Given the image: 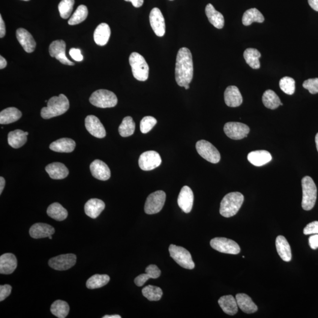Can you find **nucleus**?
Segmentation results:
<instances>
[{
  "mask_svg": "<svg viewBox=\"0 0 318 318\" xmlns=\"http://www.w3.org/2000/svg\"><path fill=\"white\" fill-rule=\"evenodd\" d=\"M276 247L281 259L286 262H290L292 259V253L289 243L283 236H278L276 239Z\"/></svg>",
  "mask_w": 318,
  "mask_h": 318,
  "instance_id": "nucleus-30",
  "label": "nucleus"
},
{
  "mask_svg": "<svg viewBox=\"0 0 318 318\" xmlns=\"http://www.w3.org/2000/svg\"><path fill=\"white\" fill-rule=\"evenodd\" d=\"M308 3L313 10L318 11V0H308Z\"/></svg>",
  "mask_w": 318,
  "mask_h": 318,
  "instance_id": "nucleus-55",
  "label": "nucleus"
},
{
  "mask_svg": "<svg viewBox=\"0 0 318 318\" xmlns=\"http://www.w3.org/2000/svg\"><path fill=\"white\" fill-rule=\"evenodd\" d=\"M149 279H152L151 274L148 272L138 276L134 280V283L137 286H142Z\"/></svg>",
  "mask_w": 318,
  "mask_h": 318,
  "instance_id": "nucleus-48",
  "label": "nucleus"
},
{
  "mask_svg": "<svg viewBox=\"0 0 318 318\" xmlns=\"http://www.w3.org/2000/svg\"><path fill=\"white\" fill-rule=\"evenodd\" d=\"M6 30L4 21L2 20L1 15H0V37H4L5 35Z\"/></svg>",
  "mask_w": 318,
  "mask_h": 318,
  "instance_id": "nucleus-53",
  "label": "nucleus"
},
{
  "mask_svg": "<svg viewBox=\"0 0 318 318\" xmlns=\"http://www.w3.org/2000/svg\"><path fill=\"white\" fill-rule=\"evenodd\" d=\"M280 86L282 91L288 95H292L295 92V81L292 78H282L280 82Z\"/></svg>",
  "mask_w": 318,
  "mask_h": 318,
  "instance_id": "nucleus-44",
  "label": "nucleus"
},
{
  "mask_svg": "<svg viewBox=\"0 0 318 318\" xmlns=\"http://www.w3.org/2000/svg\"><path fill=\"white\" fill-rule=\"evenodd\" d=\"M76 260L77 256L74 254H61L51 258L49 261V265L57 271H66L74 266Z\"/></svg>",
  "mask_w": 318,
  "mask_h": 318,
  "instance_id": "nucleus-12",
  "label": "nucleus"
},
{
  "mask_svg": "<svg viewBox=\"0 0 318 318\" xmlns=\"http://www.w3.org/2000/svg\"><path fill=\"white\" fill-rule=\"evenodd\" d=\"M23 1H30V0H23Z\"/></svg>",
  "mask_w": 318,
  "mask_h": 318,
  "instance_id": "nucleus-62",
  "label": "nucleus"
},
{
  "mask_svg": "<svg viewBox=\"0 0 318 318\" xmlns=\"http://www.w3.org/2000/svg\"><path fill=\"white\" fill-rule=\"evenodd\" d=\"M66 44L64 40H56L50 45L49 53L52 58H55L62 64L74 65L73 62L69 61L65 56Z\"/></svg>",
  "mask_w": 318,
  "mask_h": 318,
  "instance_id": "nucleus-15",
  "label": "nucleus"
},
{
  "mask_svg": "<svg viewBox=\"0 0 318 318\" xmlns=\"http://www.w3.org/2000/svg\"><path fill=\"white\" fill-rule=\"evenodd\" d=\"M142 293L149 301H158L163 295V291L159 287L148 286L143 288Z\"/></svg>",
  "mask_w": 318,
  "mask_h": 318,
  "instance_id": "nucleus-42",
  "label": "nucleus"
},
{
  "mask_svg": "<svg viewBox=\"0 0 318 318\" xmlns=\"http://www.w3.org/2000/svg\"><path fill=\"white\" fill-rule=\"evenodd\" d=\"M91 103L100 108H110L118 104V98L114 93L107 90H98L93 94L89 98Z\"/></svg>",
  "mask_w": 318,
  "mask_h": 318,
  "instance_id": "nucleus-6",
  "label": "nucleus"
},
{
  "mask_svg": "<svg viewBox=\"0 0 318 318\" xmlns=\"http://www.w3.org/2000/svg\"><path fill=\"white\" fill-rule=\"evenodd\" d=\"M22 113L16 107H8L0 113V124L8 125L19 121Z\"/></svg>",
  "mask_w": 318,
  "mask_h": 318,
  "instance_id": "nucleus-33",
  "label": "nucleus"
},
{
  "mask_svg": "<svg viewBox=\"0 0 318 318\" xmlns=\"http://www.w3.org/2000/svg\"><path fill=\"white\" fill-rule=\"evenodd\" d=\"M225 103L227 106L236 107L241 106L243 98L241 92L236 86L227 87L224 94Z\"/></svg>",
  "mask_w": 318,
  "mask_h": 318,
  "instance_id": "nucleus-20",
  "label": "nucleus"
},
{
  "mask_svg": "<svg viewBox=\"0 0 318 318\" xmlns=\"http://www.w3.org/2000/svg\"><path fill=\"white\" fill-rule=\"evenodd\" d=\"M304 233L305 235L318 234V222L314 221L307 224L304 228Z\"/></svg>",
  "mask_w": 318,
  "mask_h": 318,
  "instance_id": "nucleus-47",
  "label": "nucleus"
},
{
  "mask_svg": "<svg viewBox=\"0 0 318 318\" xmlns=\"http://www.w3.org/2000/svg\"><path fill=\"white\" fill-rule=\"evenodd\" d=\"M238 307L247 314H253L257 311V307L252 300L250 296L245 293H238L236 296Z\"/></svg>",
  "mask_w": 318,
  "mask_h": 318,
  "instance_id": "nucleus-26",
  "label": "nucleus"
},
{
  "mask_svg": "<svg viewBox=\"0 0 318 318\" xmlns=\"http://www.w3.org/2000/svg\"><path fill=\"white\" fill-rule=\"evenodd\" d=\"M316 143L317 151L318 152V133L317 134L316 136Z\"/></svg>",
  "mask_w": 318,
  "mask_h": 318,
  "instance_id": "nucleus-59",
  "label": "nucleus"
},
{
  "mask_svg": "<svg viewBox=\"0 0 318 318\" xmlns=\"http://www.w3.org/2000/svg\"><path fill=\"white\" fill-rule=\"evenodd\" d=\"M51 312L54 316L59 318H65L68 316L70 307L67 302L58 300L51 306Z\"/></svg>",
  "mask_w": 318,
  "mask_h": 318,
  "instance_id": "nucleus-39",
  "label": "nucleus"
},
{
  "mask_svg": "<svg viewBox=\"0 0 318 318\" xmlns=\"http://www.w3.org/2000/svg\"><path fill=\"white\" fill-rule=\"evenodd\" d=\"M135 128L136 125L133 118L130 116L126 117L119 127V134L124 137L130 136L134 133Z\"/></svg>",
  "mask_w": 318,
  "mask_h": 318,
  "instance_id": "nucleus-40",
  "label": "nucleus"
},
{
  "mask_svg": "<svg viewBox=\"0 0 318 318\" xmlns=\"http://www.w3.org/2000/svg\"><path fill=\"white\" fill-rule=\"evenodd\" d=\"M28 135V132H25L22 130H16L10 132L8 135L9 145L14 149L21 148L27 142V140H28L27 136Z\"/></svg>",
  "mask_w": 318,
  "mask_h": 318,
  "instance_id": "nucleus-32",
  "label": "nucleus"
},
{
  "mask_svg": "<svg viewBox=\"0 0 318 318\" xmlns=\"http://www.w3.org/2000/svg\"><path fill=\"white\" fill-rule=\"evenodd\" d=\"M69 55L71 56V58L74 60L76 62H82L83 60V56L82 55V52L81 50L79 49H76V48H72L69 51Z\"/></svg>",
  "mask_w": 318,
  "mask_h": 318,
  "instance_id": "nucleus-51",
  "label": "nucleus"
},
{
  "mask_svg": "<svg viewBox=\"0 0 318 318\" xmlns=\"http://www.w3.org/2000/svg\"><path fill=\"white\" fill-rule=\"evenodd\" d=\"M150 23L153 31L159 37H163L166 32V25L160 9L153 8L149 16Z\"/></svg>",
  "mask_w": 318,
  "mask_h": 318,
  "instance_id": "nucleus-14",
  "label": "nucleus"
},
{
  "mask_svg": "<svg viewBox=\"0 0 318 318\" xmlns=\"http://www.w3.org/2000/svg\"><path fill=\"white\" fill-rule=\"evenodd\" d=\"M125 1L131 2L132 5L136 8L142 7L144 2V0H125Z\"/></svg>",
  "mask_w": 318,
  "mask_h": 318,
  "instance_id": "nucleus-54",
  "label": "nucleus"
},
{
  "mask_svg": "<svg viewBox=\"0 0 318 318\" xmlns=\"http://www.w3.org/2000/svg\"><path fill=\"white\" fill-rule=\"evenodd\" d=\"M105 208L103 201L98 199H91L86 202L85 206L86 214L92 219L97 218Z\"/></svg>",
  "mask_w": 318,
  "mask_h": 318,
  "instance_id": "nucleus-25",
  "label": "nucleus"
},
{
  "mask_svg": "<svg viewBox=\"0 0 318 318\" xmlns=\"http://www.w3.org/2000/svg\"><path fill=\"white\" fill-rule=\"evenodd\" d=\"M76 148V142L68 138H62L50 144V149L59 153H71Z\"/></svg>",
  "mask_w": 318,
  "mask_h": 318,
  "instance_id": "nucleus-27",
  "label": "nucleus"
},
{
  "mask_svg": "<svg viewBox=\"0 0 318 318\" xmlns=\"http://www.w3.org/2000/svg\"><path fill=\"white\" fill-rule=\"evenodd\" d=\"M47 215L57 221H63L67 218L68 212L61 204L54 203L47 210Z\"/></svg>",
  "mask_w": 318,
  "mask_h": 318,
  "instance_id": "nucleus-35",
  "label": "nucleus"
},
{
  "mask_svg": "<svg viewBox=\"0 0 318 318\" xmlns=\"http://www.w3.org/2000/svg\"><path fill=\"white\" fill-rule=\"evenodd\" d=\"M161 163L160 155L155 151H147L143 153L139 159V165L140 169L145 171H149L156 169Z\"/></svg>",
  "mask_w": 318,
  "mask_h": 318,
  "instance_id": "nucleus-13",
  "label": "nucleus"
},
{
  "mask_svg": "<svg viewBox=\"0 0 318 318\" xmlns=\"http://www.w3.org/2000/svg\"><path fill=\"white\" fill-rule=\"evenodd\" d=\"M129 63L135 79L141 82L148 80L149 67L142 55L136 52L132 53L129 57Z\"/></svg>",
  "mask_w": 318,
  "mask_h": 318,
  "instance_id": "nucleus-5",
  "label": "nucleus"
},
{
  "mask_svg": "<svg viewBox=\"0 0 318 318\" xmlns=\"http://www.w3.org/2000/svg\"><path fill=\"white\" fill-rule=\"evenodd\" d=\"M7 63L2 56H0V69L4 68L7 66Z\"/></svg>",
  "mask_w": 318,
  "mask_h": 318,
  "instance_id": "nucleus-56",
  "label": "nucleus"
},
{
  "mask_svg": "<svg viewBox=\"0 0 318 318\" xmlns=\"http://www.w3.org/2000/svg\"><path fill=\"white\" fill-rule=\"evenodd\" d=\"M205 13L209 22L215 28L222 29L224 25V19L223 14L215 10L212 4H208L205 8Z\"/></svg>",
  "mask_w": 318,
  "mask_h": 318,
  "instance_id": "nucleus-28",
  "label": "nucleus"
},
{
  "mask_svg": "<svg viewBox=\"0 0 318 318\" xmlns=\"http://www.w3.org/2000/svg\"><path fill=\"white\" fill-rule=\"evenodd\" d=\"M30 235L34 239L49 238L55 233V229L51 225L37 223L33 224L29 231Z\"/></svg>",
  "mask_w": 318,
  "mask_h": 318,
  "instance_id": "nucleus-22",
  "label": "nucleus"
},
{
  "mask_svg": "<svg viewBox=\"0 0 318 318\" xmlns=\"http://www.w3.org/2000/svg\"><path fill=\"white\" fill-rule=\"evenodd\" d=\"M70 103L64 94L54 96L47 102V107L41 111V116L44 119H49L64 115L69 109Z\"/></svg>",
  "mask_w": 318,
  "mask_h": 318,
  "instance_id": "nucleus-2",
  "label": "nucleus"
},
{
  "mask_svg": "<svg viewBox=\"0 0 318 318\" xmlns=\"http://www.w3.org/2000/svg\"><path fill=\"white\" fill-rule=\"evenodd\" d=\"M170 256L179 265L185 269H193L194 263L191 254L185 248L175 245H170L169 248Z\"/></svg>",
  "mask_w": 318,
  "mask_h": 318,
  "instance_id": "nucleus-7",
  "label": "nucleus"
},
{
  "mask_svg": "<svg viewBox=\"0 0 318 318\" xmlns=\"http://www.w3.org/2000/svg\"><path fill=\"white\" fill-rule=\"evenodd\" d=\"M211 247L221 253L237 254L241 253V248L233 240L225 238H215L210 242Z\"/></svg>",
  "mask_w": 318,
  "mask_h": 318,
  "instance_id": "nucleus-10",
  "label": "nucleus"
},
{
  "mask_svg": "<svg viewBox=\"0 0 318 318\" xmlns=\"http://www.w3.org/2000/svg\"><path fill=\"white\" fill-rule=\"evenodd\" d=\"M225 134L230 139L241 140L248 136L250 128L247 125L239 122H228L224 127Z\"/></svg>",
  "mask_w": 318,
  "mask_h": 318,
  "instance_id": "nucleus-11",
  "label": "nucleus"
},
{
  "mask_svg": "<svg viewBox=\"0 0 318 318\" xmlns=\"http://www.w3.org/2000/svg\"><path fill=\"white\" fill-rule=\"evenodd\" d=\"M303 87L308 90L311 94H318V78L305 80L303 83Z\"/></svg>",
  "mask_w": 318,
  "mask_h": 318,
  "instance_id": "nucleus-46",
  "label": "nucleus"
},
{
  "mask_svg": "<svg viewBox=\"0 0 318 318\" xmlns=\"http://www.w3.org/2000/svg\"><path fill=\"white\" fill-rule=\"evenodd\" d=\"M194 195L191 189L185 186L179 194L178 203L179 208L186 214L190 213L193 205Z\"/></svg>",
  "mask_w": 318,
  "mask_h": 318,
  "instance_id": "nucleus-17",
  "label": "nucleus"
},
{
  "mask_svg": "<svg viewBox=\"0 0 318 318\" xmlns=\"http://www.w3.org/2000/svg\"><path fill=\"white\" fill-rule=\"evenodd\" d=\"M74 0H62L59 4L60 15L63 19H67L73 11Z\"/></svg>",
  "mask_w": 318,
  "mask_h": 318,
  "instance_id": "nucleus-43",
  "label": "nucleus"
},
{
  "mask_svg": "<svg viewBox=\"0 0 318 318\" xmlns=\"http://www.w3.org/2000/svg\"><path fill=\"white\" fill-rule=\"evenodd\" d=\"M244 201V196L239 192H232L225 196L221 203L220 214L225 218L237 214Z\"/></svg>",
  "mask_w": 318,
  "mask_h": 318,
  "instance_id": "nucleus-3",
  "label": "nucleus"
},
{
  "mask_svg": "<svg viewBox=\"0 0 318 318\" xmlns=\"http://www.w3.org/2000/svg\"><path fill=\"white\" fill-rule=\"evenodd\" d=\"M244 57L247 64L254 69H259L260 67L259 59L260 53L256 49L250 48L245 51Z\"/></svg>",
  "mask_w": 318,
  "mask_h": 318,
  "instance_id": "nucleus-37",
  "label": "nucleus"
},
{
  "mask_svg": "<svg viewBox=\"0 0 318 318\" xmlns=\"http://www.w3.org/2000/svg\"><path fill=\"white\" fill-rule=\"evenodd\" d=\"M302 208L305 211H311L316 205L317 197V189L313 179L310 176H305L302 180Z\"/></svg>",
  "mask_w": 318,
  "mask_h": 318,
  "instance_id": "nucleus-4",
  "label": "nucleus"
},
{
  "mask_svg": "<svg viewBox=\"0 0 318 318\" xmlns=\"http://www.w3.org/2000/svg\"><path fill=\"white\" fill-rule=\"evenodd\" d=\"M91 173L93 176L100 181H106L111 176L109 167L103 161L95 160L91 164Z\"/></svg>",
  "mask_w": 318,
  "mask_h": 318,
  "instance_id": "nucleus-18",
  "label": "nucleus"
},
{
  "mask_svg": "<svg viewBox=\"0 0 318 318\" xmlns=\"http://www.w3.org/2000/svg\"><path fill=\"white\" fill-rule=\"evenodd\" d=\"M16 37L27 53H31L34 52L36 43L31 33L25 29L20 28L16 31Z\"/></svg>",
  "mask_w": 318,
  "mask_h": 318,
  "instance_id": "nucleus-19",
  "label": "nucleus"
},
{
  "mask_svg": "<svg viewBox=\"0 0 318 318\" xmlns=\"http://www.w3.org/2000/svg\"><path fill=\"white\" fill-rule=\"evenodd\" d=\"M170 1H172V0H170Z\"/></svg>",
  "mask_w": 318,
  "mask_h": 318,
  "instance_id": "nucleus-63",
  "label": "nucleus"
},
{
  "mask_svg": "<svg viewBox=\"0 0 318 318\" xmlns=\"http://www.w3.org/2000/svg\"><path fill=\"white\" fill-rule=\"evenodd\" d=\"M166 195L165 192L158 191L151 193L147 198L145 205V212L148 215L158 214L163 208Z\"/></svg>",
  "mask_w": 318,
  "mask_h": 318,
  "instance_id": "nucleus-9",
  "label": "nucleus"
},
{
  "mask_svg": "<svg viewBox=\"0 0 318 318\" xmlns=\"http://www.w3.org/2000/svg\"><path fill=\"white\" fill-rule=\"evenodd\" d=\"M309 244L313 250H316L318 248V234H315L309 239Z\"/></svg>",
  "mask_w": 318,
  "mask_h": 318,
  "instance_id": "nucleus-52",
  "label": "nucleus"
},
{
  "mask_svg": "<svg viewBox=\"0 0 318 318\" xmlns=\"http://www.w3.org/2000/svg\"><path fill=\"white\" fill-rule=\"evenodd\" d=\"M186 90L190 89V85H186L184 86Z\"/></svg>",
  "mask_w": 318,
  "mask_h": 318,
  "instance_id": "nucleus-60",
  "label": "nucleus"
},
{
  "mask_svg": "<svg viewBox=\"0 0 318 318\" xmlns=\"http://www.w3.org/2000/svg\"><path fill=\"white\" fill-rule=\"evenodd\" d=\"M111 34L110 27L106 23H101L95 29L94 32L95 43L98 46H105L109 40Z\"/></svg>",
  "mask_w": 318,
  "mask_h": 318,
  "instance_id": "nucleus-29",
  "label": "nucleus"
},
{
  "mask_svg": "<svg viewBox=\"0 0 318 318\" xmlns=\"http://www.w3.org/2000/svg\"><path fill=\"white\" fill-rule=\"evenodd\" d=\"M109 281V275L96 274L89 279L86 283V286L90 289H98L106 286Z\"/></svg>",
  "mask_w": 318,
  "mask_h": 318,
  "instance_id": "nucleus-38",
  "label": "nucleus"
},
{
  "mask_svg": "<svg viewBox=\"0 0 318 318\" xmlns=\"http://www.w3.org/2000/svg\"><path fill=\"white\" fill-rule=\"evenodd\" d=\"M52 236H50L49 237V238L50 239H52Z\"/></svg>",
  "mask_w": 318,
  "mask_h": 318,
  "instance_id": "nucleus-61",
  "label": "nucleus"
},
{
  "mask_svg": "<svg viewBox=\"0 0 318 318\" xmlns=\"http://www.w3.org/2000/svg\"><path fill=\"white\" fill-rule=\"evenodd\" d=\"M157 120L152 116H146L140 122V131L142 133H148L157 124Z\"/></svg>",
  "mask_w": 318,
  "mask_h": 318,
  "instance_id": "nucleus-45",
  "label": "nucleus"
},
{
  "mask_svg": "<svg viewBox=\"0 0 318 318\" xmlns=\"http://www.w3.org/2000/svg\"><path fill=\"white\" fill-rule=\"evenodd\" d=\"M17 267V260L13 254L8 253L0 256V274L10 275Z\"/></svg>",
  "mask_w": 318,
  "mask_h": 318,
  "instance_id": "nucleus-21",
  "label": "nucleus"
},
{
  "mask_svg": "<svg viewBox=\"0 0 318 318\" xmlns=\"http://www.w3.org/2000/svg\"><path fill=\"white\" fill-rule=\"evenodd\" d=\"M46 171L50 178L53 179H64L68 175L69 171L64 164L55 162L48 164Z\"/></svg>",
  "mask_w": 318,
  "mask_h": 318,
  "instance_id": "nucleus-23",
  "label": "nucleus"
},
{
  "mask_svg": "<svg viewBox=\"0 0 318 318\" xmlns=\"http://www.w3.org/2000/svg\"><path fill=\"white\" fill-rule=\"evenodd\" d=\"M272 157L268 151H256L250 153L248 160L255 166H262L272 160Z\"/></svg>",
  "mask_w": 318,
  "mask_h": 318,
  "instance_id": "nucleus-24",
  "label": "nucleus"
},
{
  "mask_svg": "<svg viewBox=\"0 0 318 318\" xmlns=\"http://www.w3.org/2000/svg\"><path fill=\"white\" fill-rule=\"evenodd\" d=\"M264 21L265 18L263 14L255 8L246 11L242 17V23L245 26H250L254 22L262 23Z\"/></svg>",
  "mask_w": 318,
  "mask_h": 318,
  "instance_id": "nucleus-34",
  "label": "nucleus"
},
{
  "mask_svg": "<svg viewBox=\"0 0 318 318\" xmlns=\"http://www.w3.org/2000/svg\"><path fill=\"white\" fill-rule=\"evenodd\" d=\"M5 185V181L4 178H0V194H1L3 190H4Z\"/></svg>",
  "mask_w": 318,
  "mask_h": 318,
  "instance_id": "nucleus-57",
  "label": "nucleus"
},
{
  "mask_svg": "<svg viewBox=\"0 0 318 318\" xmlns=\"http://www.w3.org/2000/svg\"><path fill=\"white\" fill-rule=\"evenodd\" d=\"M88 16V9L85 5H80L76 9L68 23L69 25L74 26L79 25L85 21Z\"/></svg>",
  "mask_w": 318,
  "mask_h": 318,
  "instance_id": "nucleus-41",
  "label": "nucleus"
},
{
  "mask_svg": "<svg viewBox=\"0 0 318 318\" xmlns=\"http://www.w3.org/2000/svg\"><path fill=\"white\" fill-rule=\"evenodd\" d=\"M262 101L264 105L268 109L274 110L280 106H283L280 97L272 90H268L264 93L262 96Z\"/></svg>",
  "mask_w": 318,
  "mask_h": 318,
  "instance_id": "nucleus-36",
  "label": "nucleus"
},
{
  "mask_svg": "<svg viewBox=\"0 0 318 318\" xmlns=\"http://www.w3.org/2000/svg\"><path fill=\"white\" fill-rule=\"evenodd\" d=\"M196 148L198 154L212 163H218L221 160V155L212 143L205 140L198 141Z\"/></svg>",
  "mask_w": 318,
  "mask_h": 318,
  "instance_id": "nucleus-8",
  "label": "nucleus"
},
{
  "mask_svg": "<svg viewBox=\"0 0 318 318\" xmlns=\"http://www.w3.org/2000/svg\"><path fill=\"white\" fill-rule=\"evenodd\" d=\"M146 272L149 273L152 276V279H157L161 275L160 270L155 265H151L147 267Z\"/></svg>",
  "mask_w": 318,
  "mask_h": 318,
  "instance_id": "nucleus-50",
  "label": "nucleus"
},
{
  "mask_svg": "<svg viewBox=\"0 0 318 318\" xmlns=\"http://www.w3.org/2000/svg\"><path fill=\"white\" fill-rule=\"evenodd\" d=\"M218 303L225 314L234 316L238 313V305L236 299L232 295L222 296Z\"/></svg>",
  "mask_w": 318,
  "mask_h": 318,
  "instance_id": "nucleus-31",
  "label": "nucleus"
},
{
  "mask_svg": "<svg viewBox=\"0 0 318 318\" xmlns=\"http://www.w3.org/2000/svg\"><path fill=\"white\" fill-rule=\"evenodd\" d=\"M121 316L119 315H113V316H105L103 318H121Z\"/></svg>",
  "mask_w": 318,
  "mask_h": 318,
  "instance_id": "nucleus-58",
  "label": "nucleus"
},
{
  "mask_svg": "<svg viewBox=\"0 0 318 318\" xmlns=\"http://www.w3.org/2000/svg\"><path fill=\"white\" fill-rule=\"evenodd\" d=\"M85 126L87 130L92 136L102 139L106 136V131L100 120L94 115H89L85 119Z\"/></svg>",
  "mask_w": 318,
  "mask_h": 318,
  "instance_id": "nucleus-16",
  "label": "nucleus"
},
{
  "mask_svg": "<svg viewBox=\"0 0 318 318\" xmlns=\"http://www.w3.org/2000/svg\"><path fill=\"white\" fill-rule=\"evenodd\" d=\"M193 76V64L191 51L183 47L176 57L175 79L179 86L190 85Z\"/></svg>",
  "mask_w": 318,
  "mask_h": 318,
  "instance_id": "nucleus-1",
  "label": "nucleus"
},
{
  "mask_svg": "<svg viewBox=\"0 0 318 318\" xmlns=\"http://www.w3.org/2000/svg\"><path fill=\"white\" fill-rule=\"evenodd\" d=\"M12 287L9 285L0 286V301H4L10 295Z\"/></svg>",
  "mask_w": 318,
  "mask_h": 318,
  "instance_id": "nucleus-49",
  "label": "nucleus"
}]
</instances>
